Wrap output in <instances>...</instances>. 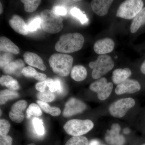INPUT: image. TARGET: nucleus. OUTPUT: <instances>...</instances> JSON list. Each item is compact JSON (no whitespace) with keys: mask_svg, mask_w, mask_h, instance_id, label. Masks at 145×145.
Here are the masks:
<instances>
[{"mask_svg":"<svg viewBox=\"0 0 145 145\" xmlns=\"http://www.w3.org/2000/svg\"><path fill=\"white\" fill-rule=\"evenodd\" d=\"M84 42V36L79 33L63 34L55 46L57 52L71 53L82 49Z\"/></svg>","mask_w":145,"mask_h":145,"instance_id":"f257e3e1","label":"nucleus"},{"mask_svg":"<svg viewBox=\"0 0 145 145\" xmlns=\"http://www.w3.org/2000/svg\"><path fill=\"white\" fill-rule=\"evenodd\" d=\"M73 59L66 54L55 53L50 57L49 63L54 73L61 77H67L72 69Z\"/></svg>","mask_w":145,"mask_h":145,"instance_id":"f03ea898","label":"nucleus"},{"mask_svg":"<svg viewBox=\"0 0 145 145\" xmlns=\"http://www.w3.org/2000/svg\"><path fill=\"white\" fill-rule=\"evenodd\" d=\"M41 27L44 31L50 34L59 33L63 27V20L61 16L52 10L45 9L40 13Z\"/></svg>","mask_w":145,"mask_h":145,"instance_id":"7ed1b4c3","label":"nucleus"},{"mask_svg":"<svg viewBox=\"0 0 145 145\" xmlns=\"http://www.w3.org/2000/svg\"><path fill=\"white\" fill-rule=\"evenodd\" d=\"M89 66L93 69L92 78L97 80L110 71L114 67V63L110 56L105 54L100 55L96 61L90 62Z\"/></svg>","mask_w":145,"mask_h":145,"instance_id":"20e7f679","label":"nucleus"},{"mask_svg":"<svg viewBox=\"0 0 145 145\" xmlns=\"http://www.w3.org/2000/svg\"><path fill=\"white\" fill-rule=\"evenodd\" d=\"M94 126L93 122L89 119H71L64 125L65 131L72 137L81 136L90 131Z\"/></svg>","mask_w":145,"mask_h":145,"instance_id":"39448f33","label":"nucleus"},{"mask_svg":"<svg viewBox=\"0 0 145 145\" xmlns=\"http://www.w3.org/2000/svg\"><path fill=\"white\" fill-rule=\"evenodd\" d=\"M144 6L141 0H127L123 2L119 6L116 16L126 20H131L135 18Z\"/></svg>","mask_w":145,"mask_h":145,"instance_id":"423d86ee","label":"nucleus"},{"mask_svg":"<svg viewBox=\"0 0 145 145\" xmlns=\"http://www.w3.org/2000/svg\"><path fill=\"white\" fill-rule=\"evenodd\" d=\"M135 100L131 98L117 100L110 106L109 112L111 116L116 118H122L129 110L135 106Z\"/></svg>","mask_w":145,"mask_h":145,"instance_id":"0eeeda50","label":"nucleus"},{"mask_svg":"<svg viewBox=\"0 0 145 145\" xmlns=\"http://www.w3.org/2000/svg\"><path fill=\"white\" fill-rule=\"evenodd\" d=\"M113 88L112 83L108 82L105 78H102L93 82L89 86L90 90L97 93L98 99L104 101L107 99L111 94Z\"/></svg>","mask_w":145,"mask_h":145,"instance_id":"6e6552de","label":"nucleus"},{"mask_svg":"<svg viewBox=\"0 0 145 145\" xmlns=\"http://www.w3.org/2000/svg\"><path fill=\"white\" fill-rule=\"evenodd\" d=\"M86 108L85 104L80 100L71 98L66 103L63 115L64 117H71L83 112Z\"/></svg>","mask_w":145,"mask_h":145,"instance_id":"1a4fd4ad","label":"nucleus"},{"mask_svg":"<svg viewBox=\"0 0 145 145\" xmlns=\"http://www.w3.org/2000/svg\"><path fill=\"white\" fill-rule=\"evenodd\" d=\"M27 105V102L23 100L18 101L13 104L9 112L10 119L17 123L22 122L24 119V111Z\"/></svg>","mask_w":145,"mask_h":145,"instance_id":"9d476101","label":"nucleus"},{"mask_svg":"<svg viewBox=\"0 0 145 145\" xmlns=\"http://www.w3.org/2000/svg\"><path fill=\"white\" fill-rule=\"evenodd\" d=\"M120 126L118 124L112 125L111 129L107 131L106 134V141L108 144L111 145H124L125 140L124 137L119 133Z\"/></svg>","mask_w":145,"mask_h":145,"instance_id":"9b49d317","label":"nucleus"},{"mask_svg":"<svg viewBox=\"0 0 145 145\" xmlns=\"http://www.w3.org/2000/svg\"><path fill=\"white\" fill-rule=\"evenodd\" d=\"M141 88L140 83L137 80L133 79H127L117 86L115 88V92L117 95L133 93L139 91Z\"/></svg>","mask_w":145,"mask_h":145,"instance_id":"f8f14e48","label":"nucleus"},{"mask_svg":"<svg viewBox=\"0 0 145 145\" xmlns=\"http://www.w3.org/2000/svg\"><path fill=\"white\" fill-rule=\"evenodd\" d=\"M114 44L110 38H105L96 41L93 46L94 51L97 54L105 55L112 52L114 49Z\"/></svg>","mask_w":145,"mask_h":145,"instance_id":"ddd939ff","label":"nucleus"},{"mask_svg":"<svg viewBox=\"0 0 145 145\" xmlns=\"http://www.w3.org/2000/svg\"><path fill=\"white\" fill-rule=\"evenodd\" d=\"M113 2L112 0H93L91 6L94 13L99 16H104L108 13V10Z\"/></svg>","mask_w":145,"mask_h":145,"instance_id":"4468645a","label":"nucleus"},{"mask_svg":"<svg viewBox=\"0 0 145 145\" xmlns=\"http://www.w3.org/2000/svg\"><path fill=\"white\" fill-rule=\"evenodd\" d=\"M9 25L13 30L22 35H27L29 32L27 29V24L23 18L18 15H13L9 20Z\"/></svg>","mask_w":145,"mask_h":145,"instance_id":"2eb2a0df","label":"nucleus"},{"mask_svg":"<svg viewBox=\"0 0 145 145\" xmlns=\"http://www.w3.org/2000/svg\"><path fill=\"white\" fill-rule=\"evenodd\" d=\"M25 61L30 66L37 68L42 71L46 70L43 61L39 55L33 52H27L24 54Z\"/></svg>","mask_w":145,"mask_h":145,"instance_id":"dca6fc26","label":"nucleus"},{"mask_svg":"<svg viewBox=\"0 0 145 145\" xmlns=\"http://www.w3.org/2000/svg\"><path fill=\"white\" fill-rule=\"evenodd\" d=\"M25 64L23 61L18 59L11 62L2 68L3 71L6 74L20 75L22 70L24 68Z\"/></svg>","mask_w":145,"mask_h":145,"instance_id":"f3484780","label":"nucleus"},{"mask_svg":"<svg viewBox=\"0 0 145 145\" xmlns=\"http://www.w3.org/2000/svg\"><path fill=\"white\" fill-rule=\"evenodd\" d=\"M131 74V71L128 68L117 69L112 72V82L115 84L118 85L128 79Z\"/></svg>","mask_w":145,"mask_h":145,"instance_id":"a211bd4d","label":"nucleus"},{"mask_svg":"<svg viewBox=\"0 0 145 145\" xmlns=\"http://www.w3.org/2000/svg\"><path fill=\"white\" fill-rule=\"evenodd\" d=\"M0 50L1 52L18 54L20 50L18 47L6 37L0 38Z\"/></svg>","mask_w":145,"mask_h":145,"instance_id":"6ab92c4d","label":"nucleus"},{"mask_svg":"<svg viewBox=\"0 0 145 145\" xmlns=\"http://www.w3.org/2000/svg\"><path fill=\"white\" fill-rule=\"evenodd\" d=\"M145 24V7H143L140 13L133 19L130 26V31L135 33L140 27Z\"/></svg>","mask_w":145,"mask_h":145,"instance_id":"aec40b11","label":"nucleus"},{"mask_svg":"<svg viewBox=\"0 0 145 145\" xmlns=\"http://www.w3.org/2000/svg\"><path fill=\"white\" fill-rule=\"evenodd\" d=\"M71 75L74 80L81 82L86 78L87 71L86 68L82 65H75L72 68Z\"/></svg>","mask_w":145,"mask_h":145,"instance_id":"412c9836","label":"nucleus"},{"mask_svg":"<svg viewBox=\"0 0 145 145\" xmlns=\"http://www.w3.org/2000/svg\"><path fill=\"white\" fill-rule=\"evenodd\" d=\"M22 73L25 77L34 78L40 82L45 80L47 79V76L45 74L38 72L36 69L31 67L24 68L22 70Z\"/></svg>","mask_w":145,"mask_h":145,"instance_id":"4be33fe9","label":"nucleus"},{"mask_svg":"<svg viewBox=\"0 0 145 145\" xmlns=\"http://www.w3.org/2000/svg\"><path fill=\"white\" fill-rule=\"evenodd\" d=\"M0 84L10 90L16 91L20 89L18 81L9 75H2L0 78Z\"/></svg>","mask_w":145,"mask_h":145,"instance_id":"5701e85b","label":"nucleus"},{"mask_svg":"<svg viewBox=\"0 0 145 145\" xmlns=\"http://www.w3.org/2000/svg\"><path fill=\"white\" fill-rule=\"evenodd\" d=\"M46 85L49 88V89L52 92H57V93H62L64 91V87L61 81L58 78H56L55 80L52 78H47Z\"/></svg>","mask_w":145,"mask_h":145,"instance_id":"b1692460","label":"nucleus"},{"mask_svg":"<svg viewBox=\"0 0 145 145\" xmlns=\"http://www.w3.org/2000/svg\"><path fill=\"white\" fill-rule=\"evenodd\" d=\"M19 94L16 91L9 89L1 90L0 92V104L4 105L10 100H13L19 97Z\"/></svg>","mask_w":145,"mask_h":145,"instance_id":"393cba45","label":"nucleus"},{"mask_svg":"<svg viewBox=\"0 0 145 145\" xmlns=\"http://www.w3.org/2000/svg\"><path fill=\"white\" fill-rule=\"evenodd\" d=\"M37 104L46 113H48L54 117L59 116L61 114V110L59 108L51 107L46 102L40 101H37Z\"/></svg>","mask_w":145,"mask_h":145,"instance_id":"a878e982","label":"nucleus"},{"mask_svg":"<svg viewBox=\"0 0 145 145\" xmlns=\"http://www.w3.org/2000/svg\"><path fill=\"white\" fill-rule=\"evenodd\" d=\"M21 2L24 3L25 10L28 13H31L37 9L41 1L38 0H22Z\"/></svg>","mask_w":145,"mask_h":145,"instance_id":"bb28decb","label":"nucleus"},{"mask_svg":"<svg viewBox=\"0 0 145 145\" xmlns=\"http://www.w3.org/2000/svg\"><path fill=\"white\" fill-rule=\"evenodd\" d=\"M26 112L28 118H30L32 116L36 117H40L42 114L40 106L34 103L29 105L27 110Z\"/></svg>","mask_w":145,"mask_h":145,"instance_id":"cd10ccee","label":"nucleus"},{"mask_svg":"<svg viewBox=\"0 0 145 145\" xmlns=\"http://www.w3.org/2000/svg\"><path fill=\"white\" fill-rule=\"evenodd\" d=\"M42 21L40 17L37 16L31 19L27 24V29L29 32L36 31L41 26Z\"/></svg>","mask_w":145,"mask_h":145,"instance_id":"c85d7f7f","label":"nucleus"},{"mask_svg":"<svg viewBox=\"0 0 145 145\" xmlns=\"http://www.w3.org/2000/svg\"><path fill=\"white\" fill-rule=\"evenodd\" d=\"M65 145H88V141L85 136L72 137L68 140Z\"/></svg>","mask_w":145,"mask_h":145,"instance_id":"c756f323","label":"nucleus"},{"mask_svg":"<svg viewBox=\"0 0 145 145\" xmlns=\"http://www.w3.org/2000/svg\"><path fill=\"white\" fill-rule=\"evenodd\" d=\"M32 124L35 132L38 135L42 136L44 135V127L43 125V123L41 119L37 117H34L32 119Z\"/></svg>","mask_w":145,"mask_h":145,"instance_id":"7c9ffc66","label":"nucleus"},{"mask_svg":"<svg viewBox=\"0 0 145 145\" xmlns=\"http://www.w3.org/2000/svg\"><path fill=\"white\" fill-rule=\"evenodd\" d=\"M70 13L72 16L75 17L80 21L82 24L87 23L88 19L85 14L82 13L80 9L77 7H73L70 10Z\"/></svg>","mask_w":145,"mask_h":145,"instance_id":"2f4dec72","label":"nucleus"},{"mask_svg":"<svg viewBox=\"0 0 145 145\" xmlns=\"http://www.w3.org/2000/svg\"><path fill=\"white\" fill-rule=\"evenodd\" d=\"M37 97L39 101L46 102H51L55 99V96L53 92L49 90H45L43 92H39Z\"/></svg>","mask_w":145,"mask_h":145,"instance_id":"473e14b6","label":"nucleus"},{"mask_svg":"<svg viewBox=\"0 0 145 145\" xmlns=\"http://www.w3.org/2000/svg\"><path fill=\"white\" fill-rule=\"evenodd\" d=\"M0 60V66L1 68H3L13 61V56L11 53L8 52H4L1 54Z\"/></svg>","mask_w":145,"mask_h":145,"instance_id":"72a5a7b5","label":"nucleus"},{"mask_svg":"<svg viewBox=\"0 0 145 145\" xmlns=\"http://www.w3.org/2000/svg\"><path fill=\"white\" fill-rule=\"evenodd\" d=\"M10 128L9 122L5 119L0 120V135H7Z\"/></svg>","mask_w":145,"mask_h":145,"instance_id":"f704fd0d","label":"nucleus"},{"mask_svg":"<svg viewBox=\"0 0 145 145\" xmlns=\"http://www.w3.org/2000/svg\"><path fill=\"white\" fill-rule=\"evenodd\" d=\"M13 139L8 135H3L0 137V145H12Z\"/></svg>","mask_w":145,"mask_h":145,"instance_id":"c9c22d12","label":"nucleus"},{"mask_svg":"<svg viewBox=\"0 0 145 145\" xmlns=\"http://www.w3.org/2000/svg\"><path fill=\"white\" fill-rule=\"evenodd\" d=\"M54 13L57 15L61 16H64L67 13V10L66 8L62 6H56L53 8V10Z\"/></svg>","mask_w":145,"mask_h":145,"instance_id":"e433bc0d","label":"nucleus"},{"mask_svg":"<svg viewBox=\"0 0 145 145\" xmlns=\"http://www.w3.org/2000/svg\"><path fill=\"white\" fill-rule=\"evenodd\" d=\"M46 80L41 81L36 84L35 85V88L36 90L40 91V92H43L46 90Z\"/></svg>","mask_w":145,"mask_h":145,"instance_id":"4c0bfd02","label":"nucleus"},{"mask_svg":"<svg viewBox=\"0 0 145 145\" xmlns=\"http://www.w3.org/2000/svg\"><path fill=\"white\" fill-rule=\"evenodd\" d=\"M140 70H141V71L142 73L145 75V59L144 62L141 65Z\"/></svg>","mask_w":145,"mask_h":145,"instance_id":"58836bf2","label":"nucleus"},{"mask_svg":"<svg viewBox=\"0 0 145 145\" xmlns=\"http://www.w3.org/2000/svg\"><path fill=\"white\" fill-rule=\"evenodd\" d=\"M0 7H0V9H1V10H0V14H1L3 12V8L1 3H0Z\"/></svg>","mask_w":145,"mask_h":145,"instance_id":"ea45409f","label":"nucleus"},{"mask_svg":"<svg viewBox=\"0 0 145 145\" xmlns=\"http://www.w3.org/2000/svg\"><path fill=\"white\" fill-rule=\"evenodd\" d=\"M129 130L128 129H126L124 130V132L125 133H129Z\"/></svg>","mask_w":145,"mask_h":145,"instance_id":"a19ab883","label":"nucleus"},{"mask_svg":"<svg viewBox=\"0 0 145 145\" xmlns=\"http://www.w3.org/2000/svg\"><path fill=\"white\" fill-rule=\"evenodd\" d=\"M27 145H36L34 143H31V144H29Z\"/></svg>","mask_w":145,"mask_h":145,"instance_id":"79ce46f5","label":"nucleus"},{"mask_svg":"<svg viewBox=\"0 0 145 145\" xmlns=\"http://www.w3.org/2000/svg\"><path fill=\"white\" fill-rule=\"evenodd\" d=\"M99 145H104V144H100Z\"/></svg>","mask_w":145,"mask_h":145,"instance_id":"37998d69","label":"nucleus"},{"mask_svg":"<svg viewBox=\"0 0 145 145\" xmlns=\"http://www.w3.org/2000/svg\"><path fill=\"white\" fill-rule=\"evenodd\" d=\"M142 145H145V144H144Z\"/></svg>","mask_w":145,"mask_h":145,"instance_id":"c03bdc74","label":"nucleus"}]
</instances>
